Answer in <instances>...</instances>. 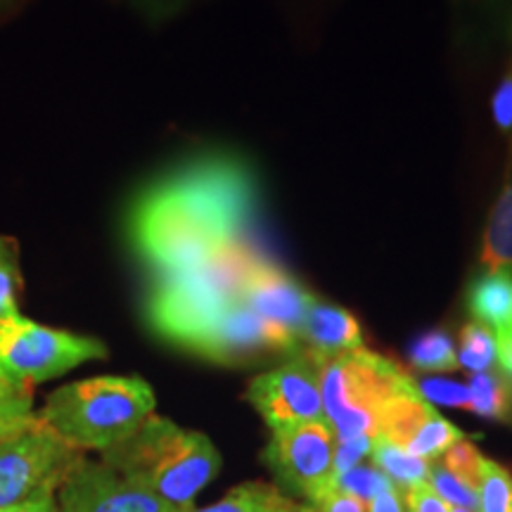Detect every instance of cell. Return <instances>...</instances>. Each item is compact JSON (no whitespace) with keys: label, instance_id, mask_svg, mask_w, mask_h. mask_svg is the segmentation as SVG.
Segmentation results:
<instances>
[{"label":"cell","instance_id":"1","mask_svg":"<svg viewBox=\"0 0 512 512\" xmlns=\"http://www.w3.org/2000/svg\"><path fill=\"white\" fill-rule=\"evenodd\" d=\"M256 207L252 169L207 157L147 188L131 214V240L157 278L202 266L245 238Z\"/></svg>","mask_w":512,"mask_h":512},{"label":"cell","instance_id":"2","mask_svg":"<svg viewBox=\"0 0 512 512\" xmlns=\"http://www.w3.org/2000/svg\"><path fill=\"white\" fill-rule=\"evenodd\" d=\"M100 460L176 512L195 508V498L221 470V456L207 434L159 415L100 453Z\"/></svg>","mask_w":512,"mask_h":512},{"label":"cell","instance_id":"3","mask_svg":"<svg viewBox=\"0 0 512 512\" xmlns=\"http://www.w3.org/2000/svg\"><path fill=\"white\" fill-rule=\"evenodd\" d=\"M264 259L249 242L235 240L190 271L157 278L147 299V320L166 342L188 351L214 320L240 302L242 285Z\"/></svg>","mask_w":512,"mask_h":512},{"label":"cell","instance_id":"4","mask_svg":"<svg viewBox=\"0 0 512 512\" xmlns=\"http://www.w3.org/2000/svg\"><path fill=\"white\" fill-rule=\"evenodd\" d=\"M155 392L140 377L102 375L64 384L38 411L46 425L76 451L105 453L155 415Z\"/></svg>","mask_w":512,"mask_h":512},{"label":"cell","instance_id":"5","mask_svg":"<svg viewBox=\"0 0 512 512\" xmlns=\"http://www.w3.org/2000/svg\"><path fill=\"white\" fill-rule=\"evenodd\" d=\"M320 396L335 439L375 437L382 408L396 396L415 394L418 384L392 358L354 349L320 356Z\"/></svg>","mask_w":512,"mask_h":512},{"label":"cell","instance_id":"6","mask_svg":"<svg viewBox=\"0 0 512 512\" xmlns=\"http://www.w3.org/2000/svg\"><path fill=\"white\" fill-rule=\"evenodd\" d=\"M86 453L57 437L41 418L0 441V510L57 496Z\"/></svg>","mask_w":512,"mask_h":512},{"label":"cell","instance_id":"7","mask_svg":"<svg viewBox=\"0 0 512 512\" xmlns=\"http://www.w3.org/2000/svg\"><path fill=\"white\" fill-rule=\"evenodd\" d=\"M102 358L107 347L95 337L48 328L22 313L0 320V368L31 387Z\"/></svg>","mask_w":512,"mask_h":512},{"label":"cell","instance_id":"8","mask_svg":"<svg viewBox=\"0 0 512 512\" xmlns=\"http://www.w3.org/2000/svg\"><path fill=\"white\" fill-rule=\"evenodd\" d=\"M335 432L328 420L302 422L271 432L264 460L285 491L318 503L335 489Z\"/></svg>","mask_w":512,"mask_h":512},{"label":"cell","instance_id":"9","mask_svg":"<svg viewBox=\"0 0 512 512\" xmlns=\"http://www.w3.org/2000/svg\"><path fill=\"white\" fill-rule=\"evenodd\" d=\"M294 332L261 318L242 302L233 304L188 351L219 366H254L271 358H290L302 351Z\"/></svg>","mask_w":512,"mask_h":512},{"label":"cell","instance_id":"10","mask_svg":"<svg viewBox=\"0 0 512 512\" xmlns=\"http://www.w3.org/2000/svg\"><path fill=\"white\" fill-rule=\"evenodd\" d=\"M247 401L275 430L325 420L316 354L302 349L271 373L256 375L247 387Z\"/></svg>","mask_w":512,"mask_h":512},{"label":"cell","instance_id":"11","mask_svg":"<svg viewBox=\"0 0 512 512\" xmlns=\"http://www.w3.org/2000/svg\"><path fill=\"white\" fill-rule=\"evenodd\" d=\"M57 505L64 512H176L114 467L88 458L57 491Z\"/></svg>","mask_w":512,"mask_h":512},{"label":"cell","instance_id":"12","mask_svg":"<svg viewBox=\"0 0 512 512\" xmlns=\"http://www.w3.org/2000/svg\"><path fill=\"white\" fill-rule=\"evenodd\" d=\"M375 437L387 439L389 444L403 448L415 458L434 463L453 444L465 439V434L453 422L441 418L420 392H415L396 396L382 408Z\"/></svg>","mask_w":512,"mask_h":512},{"label":"cell","instance_id":"13","mask_svg":"<svg viewBox=\"0 0 512 512\" xmlns=\"http://www.w3.org/2000/svg\"><path fill=\"white\" fill-rule=\"evenodd\" d=\"M240 302L259 313L261 318L271 320L299 337L306 313L316 302V297L299 280H294L290 273L264 256L249 271L245 285H242Z\"/></svg>","mask_w":512,"mask_h":512},{"label":"cell","instance_id":"14","mask_svg":"<svg viewBox=\"0 0 512 512\" xmlns=\"http://www.w3.org/2000/svg\"><path fill=\"white\" fill-rule=\"evenodd\" d=\"M299 342L313 354L332 356L363 349V330L354 313L316 297L299 330Z\"/></svg>","mask_w":512,"mask_h":512},{"label":"cell","instance_id":"15","mask_svg":"<svg viewBox=\"0 0 512 512\" xmlns=\"http://www.w3.org/2000/svg\"><path fill=\"white\" fill-rule=\"evenodd\" d=\"M467 309L477 323L494 332L512 328V273L486 271L467 290Z\"/></svg>","mask_w":512,"mask_h":512},{"label":"cell","instance_id":"16","mask_svg":"<svg viewBox=\"0 0 512 512\" xmlns=\"http://www.w3.org/2000/svg\"><path fill=\"white\" fill-rule=\"evenodd\" d=\"M299 505L283 489L266 482H245L230 489L221 501L207 508H190L185 512H297Z\"/></svg>","mask_w":512,"mask_h":512},{"label":"cell","instance_id":"17","mask_svg":"<svg viewBox=\"0 0 512 512\" xmlns=\"http://www.w3.org/2000/svg\"><path fill=\"white\" fill-rule=\"evenodd\" d=\"M479 261L486 271H510L512 268V183L501 192L491 209Z\"/></svg>","mask_w":512,"mask_h":512},{"label":"cell","instance_id":"18","mask_svg":"<svg viewBox=\"0 0 512 512\" xmlns=\"http://www.w3.org/2000/svg\"><path fill=\"white\" fill-rule=\"evenodd\" d=\"M467 389H470L467 411L486 420L512 422V377L501 370H486L470 375Z\"/></svg>","mask_w":512,"mask_h":512},{"label":"cell","instance_id":"19","mask_svg":"<svg viewBox=\"0 0 512 512\" xmlns=\"http://www.w3.org/2000/svg\"><path fill=\"white\" fill-rule=\"evenodd\" d=\"M370 460H373V467L382 472L384 477L392 482L401 494H406L413 486L427 484V477H430L432 463L427 460L415 458L411 453H406L403 448L389 444L387 439L375 437L373 448H370Z\"/></svg>","mask_w":512,"mask_h":512},{"label":"cell","instance_id":"20","mask_svg":"<svg viewBox=\"0 0 512 512\" xmlns=\"http://www.w3.org/2000/svg\"><path fill=\"white\" fill-rule=\"evenodd\" d=\"M36 418L34 387L0 368V441L24 432Z\"/></svg>","mask_w":512,"mask_h":512},{"label":"cell","instance_id":"21","mask_svg":"<svg viewBox=\"0 0 512 512\" xmlns=\"http://www.w3.org/2000/svg\"><path fill=\"white\" fill-rule=\"evenodd\" d=\"M408 363L418 373H456L460 368L456 347L446 330H427L408 347Z\"/></svg>","mask_w":512,"mask_h":512},{"label":"cell","instance_id":"22","mask_svg":"<svg viewBox=\"0 0 512 512\" xmlns=\"http://www.w3.org/2000/svg\"><path fill=\"white\" fill-rule=\"evenodd\" d=\"M458 363L460 368L475 373H486V370H496L498 366V351H496V335L494 330L486 325L470 320L460 330V349Z\"/></svg>","mask_w":512,"mask_h":512},{"label":"cell","instance_id":"23","mask_svg":"<svg viewBox=\"0 0 512 512\" xmlns=\"http://www.w3.org/2000/svg\"><path fill=\"white\" fill-rule=\"evenodd\" d=\"M475 491L477 512H512V472L498 460L482 458Z\"/></svg>","mask_w":512,"mask_h":512},{"label":"cell","instance_id":"24","mask_svg":"<svg viewBox=\"0 0 512 512\" xmlns=\"http://www.w3.org/2000/svg\"><path fill=\"white\" fill-rule=\"evenodd\" d=\"M19 290H22L19 247L15 240L0 238V320L19 316Z\"/></svg>","mask_w":512,"mask_h":512},{"label":"cell","instance_id":"25","mask_svg":"<svg viewBox=\"0 0 512 512\" xmlns=\"http://www.w3.org/2000/svg\"><path fill=\"white\" fill-rule=\"evenodd\" d=\"M392 484L380 470L373 465H356L354 470L344 472L335 479V489L342 494H349L358 498L361 503H370L377 494H382L387 486Z\"/></svg>","mask_w":512,"mask_h":512},{"label":"cell","instance_id":"26","mask_svg":"<svg viewBox=\"0 0 512 512\" xmlns=\"http://www.w3.org/2000/svg\"><path fill=\"white\" fill-rule=\"evenodd\" d=\"M427 484L437 494L441 501H446L451 508H465L477 512V494L465 482H460L456 475L446 470L439 460H434L430 467V477Z\"/></svg>","mask_w":512,"mask_h":512},{"label":"cell","instance_id":"27","mask_svg":"<svg viewBox=\"0 0 512 512\" xmlns=\"http://www.w3.org/2000/svg\"><path fill=\"white\" fill-rule=\"evenodd\" d=\"M482 458L484 456L477 451V446L472 444V441L460 439L458 444H453L444 456L439 458V463L444 465L451 475H456L460 482H465L472 491H475L479 482V465H482Z\"/></svg>","mask_w":512,"mask_h":512},{"label":"cell","instance_id":"28","mask_svg":"<svg viewBox=\"0 0 512 512\" xmlns=\"http://www.w3.org/2000/svg\"><path fill=\"white\" fill-rule=\"evenodd\" d=\"M415 384H418V392L425 401L441 403V406L451 408H463V411L470 408V389H467V384L444 380V377H422Z\"/></svg>","mask_w":512,"mask_h":512},{"label":"cell","instance_id":"29","mask_svg":"<svg viewBox=\"0 0 512 512\" xmlns=\"http://www.w3.org/2000/svg\"><path fill=\"white\" fill-rule=\"evenodd\" d=\"M375 437H354V439H335V458H332V472L335 479L344 472L354 470L363 463V458L370 456Z\"/></svg>","mask_w":512,"mask_h":512},{"label":"cell","instance_id":"30","mask_svg":"<svg viewBox=\"0 0 512 512\" xmlns=\"http://www.w3.org/2000/svg\"><path fill=\"white\" fill-rule=\"evenodd\" d=\"M406 512H451V505L434 494L430 484H420L403 494Z\"/></svg>","mask_w":512,"mask_h":512},{"label":"cell","instance_id":"31","mask_svg":"<svg viewBox=\"0 0 512 512\" xmlns=\"http://www.w3.org/2000/svg\"><path fill=\"white\" fill-rule=\"evenodd\" d=\"M306 512H366V503L358 498L342 494V491L332 489L328 496L320 498L318 503H304Z\"/></svg>","mask_w":512,"mask_h":512},{"label":"cell","instance_id":"32","mask_svg":"<svg viewBox=\"0 0 512 512\" xmlns=\"http://www.w3.org/2000/svg\"><path fill=\"white\" fill-rule=\"evenodd\" d=\"M494 119L503 133H512V69L494 93Z\"/></svg>","mask_w":512,"mask_h":512},{"label":"cell","instance_id":"33","mask_svg":"<svg viewBox=\"0 0 512 512\" xmlns=\"http://www.w3.org/2000/svg\"><path fill=\"white\" fill-rule=\"evenodd\" d=\"M366 512H406L403 494L394 484H389L382 494H377L373 501L366 505Z\"/></svg>","mask_w":512,"mask_h":512},{"label":"cell","instance_id":"34","mask_svg":"<svg viewBox=\"0 0 512 512\" xmlns=\"http://www.w3.org/2000/svg\"><path fill=\"white\" fill-rule=\"evenodd\" d=\"M496 335V351H498V366L508 377H512V328L498 330Z\"/></svg>","mask_w":512,"mask_h":512},{"label":"cell","instance_id":"35","mask_svg":"<svg viewBox=\"0 0 512 512\" xmlns=\"http://www.w3.org/2000/svg\"><path fill=\"white\" fill-rule=\"evenodd\" d=\"M0 512H60V505H57V496H46L22 505H12V508H5Z\"/></svg>","mask_w":512,"mask_h":512},{"label":"cell","instance_id":"36","mask_svg":"<svg viewBox=\"0 0 512 512\" xmlns=\"http://www.w3.org/2000/svg\"><path fill=\"white\" fill-rule=\"evenodd\" d=\"M451 512H475V510H465V508H451Z\"/></svg>","mask_w":512,"mask_h":512},{"label":"cell","instance_id":"37","mask_svg":"<svg viewBox=\"0 0 512 512\" xmlns=\"http://www.w3.org/2000/svg\"><path fill=\"white\" fill-rule=\"evenodd\" d=\"M297 512H306V508H304V505H299V508H297Z\"/></svg>","mask_w":512,"mask_h":512},{"label":"cell","instance_id":"38","mask_svg":"<svg viewBox=\"0 0 512 512\" xmlns=\"http://www.w3.org/2000/svg\"><path fill=\"white\" fill-rule=\"evenodd\" d=\"M60 512H64V510H62V508H60Z\"/></svg>","mask_w":512,"mask_h":512}]
</instances>
